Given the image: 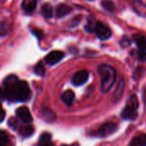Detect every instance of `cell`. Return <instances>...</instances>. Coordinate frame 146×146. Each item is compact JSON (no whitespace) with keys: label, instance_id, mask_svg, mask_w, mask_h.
Returning a JSON list of instances; mask_svg holds the SVG:
<instances>
[{"label":"cell","instance_id":"6da1fadb","mask_svg":"<svg viewBox=\"0 0 146 146\" xmlns=\"http://www.w3.org/2000/svg\"><path fill=\"white\" fill-rule=\"evenodd\" d=\"M98 73L102 80V91L107 93L112 89L116 81V71L110 65L102 64L99 67Z\"/></svg>","mask_w":146,"mask_h":146},{"label":"cell","instance_id":"7a4b0ae2","mask_svg":"<svg viewBox=\"0 0 146 146\" xmlns=\"http://www.w3.org/2000/svg\"><path fill=\"white\" fill-rule=\"evenodd\" d=\"M19 80L17 76L10 75L4 81V94L5 98L9 101L15 102H17V93Z\"/></svg>","mask_w":146,"mask_h":146},{"label":"cell","instance_id":"3957f363","mask_svg":"<svg viewBox=\"0 0 146 146\" xmlns=\"http://www.w3.org/2000/svg\"><path fill=\"white\" fill-rule=\"evenodd\" d=\"M30 95L29 85L26 81H19L17 93V102L26 101Z\"/></svg>","mask_w":146,"mask_h":146},{"label":"cell","instance_id":"277c9868","mask_svg":"<svg viewBox=\"0 0 146 146\" xmlns=\"http://www.w3.org/2000/svg\"><path fill=\"white\" fill-rule=\"evenodd\" d=\"M118 128V125L113 122H106L102 124L96 131V134L100 137H105L113 134Z\"/></svg>","mask_w":146,"mask_h":146},{"label":"cell","instance_id":"5b68a950","mask_svg":"<svg viewBox=\"0 0 146 146\" xmlns=\"http://www.w3.org/2000/svg\"><path fill=\"white\" fill-rule=\"evenodd\" d=\"M95 32L96 33L97 37L102 40H106L109 39L112 35V32L110 29L102 22H96Z\"/></svg>","mask_w":146,"mask_h":146},{"label":"cell","instance_id":"8992f818","mask_svg":"<svg viewBox=\"0 0 146 146\" xmlns=\"http://www.w3.org/2000/svg\"><path fill=\"white\" fill-rule=\"evenodd\" d=\"M89 77H90V74L88 70H81L74 74V76H73L71 79V83L75 86H81L89 80Z\"/></svg>","mask_w":146,"mask_h":146},{"label":"cell","instance_id":"52a82bcc","mask_svg":"<svg viewBox=\"0 0 146 146\" xmlns=\"http://www.w3.org/2000/svg\"><path fill=\"white\" fill-rule=\"evenodd\" d=\"M17 117L25 124H29L33 121V117L29 109L27 107H20L17 109Z\"/></svg>","mask_w":146,"mask_h":146},{"label":"cell","instance_id":"ba28073f","mask_svg":"<svg viewBox=\"0 0 146 146\" xmlns=\"http://www.w3.org/2000/svg\"><path fill=\"white\" fill-rule=\"evenodd\" d=\"M64 54L61 51H52L46 56L45 61L46 64H48L50 65H53V64H56L57 63H58L64 58Z\"/></svg>","mask_w":146,"mask_h":146},{"label":"cell","instance_id":"9c48e42d","mask_svg":"<svg viewBox=\"0 0 146 146\" xmlns=\"http://www.w3.org/2000/svg\"><path fill=\"white\" fill-rule=\"evenodd\" d=\"M137 109L130 105H126V107L123 109L121 113V117L124 119H127V120H133L137 118Z\"/></svg>","mask_w":146,"mask_h":146},{"label":"cell","instance_id":"30bf717a","mask_svg":"<svg viewBox=\"0 0 146 146\" xmlns=\"http://www.w3.org/2000/svg\"><path fill=\"white\" fill-rule=\"evenodd\" d=\"M37 0H23L22 9L27 14H31L36 8Z\"/></svg>","mask_w":146,"mask_h":146},{"label":"cell","instance_id":"8fae6325","mask_svg":"<svg viewBox=\"0 0 146 146\" xmlns=\"http://www.w3.org/2000/svg\"><path fill=\"white\" fill-rule=\"evenodd\" d=\"M70 11H71V8L70 6H68L65 4H59L56 8V17L58 18L65 17L68 14H70Z\"/></svg>","mask_w":146,"mask_h":146},{"label":"cell","instance_id":"7c38bea8","mask_svg":"<svg viewBox=\"0 0 146 146\" xmlns=\"http://www.w3.org/2000/svg\"><path fill=\"white\" fill-rule=\"evenodd\" d=\"M132 40L136 43L139 50L146 52V38L143 35L136 34L132 36Z\"/></svg>","mask_w":146,"mask_h":146},{"label":"cell","instance_id":"4fadbf2b","mask_svg":"<svg viewBox=\"0 0 146 146\" xmlns=\"http://www.w3.org/2000/svg\"><path fill=\"white\" fill-rule=\"evenodd\" d=\"M34 131H35L34 127L31 125H29V124L21 125L19 127V130H18L19 134L23 137H30L31 135H33Z\"/></svg>","mask_w":146,"mask_h":146},{"label":"cell","instance_id":"5bb4252c","mask_svg":"<svg viewBox=\"0 0 146 146\" xmlns=\"http://www.w3.org/2000/svg\"><path fill=\"white\" fill-rule=\"evenodd\" d=\"M39 146H54L52 142V135L48 132L42 133L40 137Z\"/></svg>","mask_w":146,"mask_h":146},{"label":"cell","instance_id":"9a60e30c","mask_svg":"<svg viewBox=\"0 0 146 146\" xmlns=\"http://www.w3.org/2000/svg\"><path fill=\"white\" fill-rule=\"evenodd\" d=\"M40 11H41L42 16L46 19H50L53 16V8H52V5L49 3H45L42 5Z\"/></svg>","mask_w":146,"mask_h":146},{"label":"cell","instance_id":"2e32d148","mask_svg":"<svg viewBox=\"0 0 146 146\" xmlns=\"http://www.w3.org/2000/svg\"><path fill=\"white\" fill-rule=\"evenodd\" d=\"M75 99V93L72 90H66L62 95V101L67 106H70Z\"/></svg>","mask_w":146,"mask_h":146},{"label":"cell","instance_id":"e0dca14e","mask_svg":"<svg viewBox=\"0 0 146 146\" xmlns=\"http://www.w3.org/2000/svg\"><path fill=\"white\" fill-rule=\"evenodd\" d=\"M131 146H146V136L144 134L135 137L131 142Z\"/></svg>","mask_w":146,"mask_h":146},{"label":"cell","instance_id":"ac0fdd59","mask_svg":"<svg viewBox=\"0 0 146 146\" xmlns=\"http://www.w3.org/2000/svg\"><path fill=\"white\" fill-rule=\"evenodd\" d=\"M102 6L108 12H114L116 10L115 5L112 0H102Z\"/></svg>","mask_w":146,"mask_h":146},{"label":"cell","instance_id":"d6986e66","mask_svg":"<svg viewBox=\"0 0 146 146\" xmlns=\"http://www.w3.org/2000/svg\"><path fill=\"white\" fill-rule=\"evenodd\" d=\"M11 29V26L7 22H0V36L6 35Z\"/></svg>","mask_w":146,"mask_h":146},{"label":"cell","instance_id":"ffe728a7","mask_svg":"<svg viewBox=\"0 0 146 146\" xmlns=\"http://www.w3.org/2000/svg\"><path fill=\"white\" fill-rule=\"evenodd\" d=\"M0 146H11L9 137L4 131H0Z\"/></svg>","mask_w":146,"mask_h":146},{"label":"cell","instance_id":"44dd1931","mask_svg":"<svg viewBox=\"0 0 146 146\" xmlns=\"http://www.w3.org/2000/svg\"><path fill=\"white\" fill-rule=\"evenodd\" d=\"M35 73L40 77H43L45 75V67L41 62H39L35 66Z\"/></svg>","mask_w":146,"mask_h":146},{"label":"cell","instance_id":"7402d4cb","mask_svg":"<svg viewBox=\"0 0 146 146\" xmlns=\"http://www.w3.org/2000/svg\"><path fill=\"white\" fill-rule=\"evenodd\" d=\"M43 115H44V117H45V119H46L48 121H53V120H55V119H56V115L54 114V113L52 111V110H50V109H43Z\"/></svg>","mask_w":146,"mask_h":146},{"label":"cell","instance_id":"603a6c76","mask_svg":"<svg viewBox=\"0 0 146 146\" xmlns=\"http://www.w3.org/2000/svg\"><path fill=\"white\" fill-rule=\"evenodd\" d=\"M127 105H130L132 108L137 109V108H138V102H137V96L135 95H132V96H130V98L128 100V102H127Z\"/></svg>","mask_w":146,"mask_h":146},{"label":"cell","instance_id":"cb8c5ba5","mask_svg":"<svg viewBox=\"0 0 146 146\" xmlns=\"http://www.w3.org/2000/svg\"><path fill=\"white\" fill-rule=\"evenodd\" d=\"M81 17H81L80 15H79V16H77V17H73V18L70 20V22L69 23V26H70V28L78 26V23L81 22Z\"/></svg>","mask_w":146,"mask_h":146},{"label":"cell","instance_id":"d4e9b609","mask_svg":"<svg viewBox=\"0 0 146 146\" xmlns=\"http://www.w3.org/2000/svg\"><path fill=\"white\" fill-rule=\"evenodd\" d=\"M93 19H89V21H88V23H87V25L85 26V29L88 31V32H93V31H95V28H96V23L94 24L93 23V21H92Z\"/></svg>","mask_w":146,"mask_h":146},{"label":"cell","instance_id":"484cf974","mask_svg":"<svg viewBox=\"0 0 146 146\" xmlns=\"http://www.w3.org/2000/svg\"><path fill=\"white\" fill-rule=\"evenodd\" d=\"M120 45L122 47H127L131 45V40L127 36H124L120 40Z\"/></svg>","mask_w":146,"mask_h":146},{"label":"cell","instance_id":"4316f807","mask_svg":"<svg viewBox=\"0 0 146 146\" xmlns=\"http://www.w3.org/2000/svg\"><path fill=\"white\" fill-rule=\"evenodd\" d=\"M9 125L12 128V129H17V125H18V121L17 120L16 118H11L9 119V122H8Z\"/></svg>","mask_w":146,"mask_h":146},{"label":"cell","instance_id":"83f0119b","mask_svg":"<svg viewBox=\"0 0 146 146\" xmlns=\"http://www.w3.org/2000/svg\"><path fill=\"white\" fill-rule=\"evenodd\" d=\"M137 58L141 61H146V52L139 50L137 52Z\"/></svg>","mask_w":146,"mask_h":146},{"label":"cell","instance_id":"f1b7e54d","mask_svg":"<svg viewBox=\"0 0 146 146\" xmlns=\"http://www.w3.org/2000/svg\"><path fill=\"white\" fill-rule=\"evenodd\" d=\"M5 115H6V113H5V110L3 108L1 103H0V122H2L5 118Z\"/></svg>","mask_w":146,"mask_h":146},{"label":"cell","instance_id":"f546056e","mask_svg":"<svg viewBox=\"0 0 146 146\" xmlns=\"http://www.w3.org/2000/svg\"><path fill=\"white\" fill-rule=\"evenodd\" d=\"M32 32H33V34H34L38 39H40V40L43 37V33H42V31H40V30L35 29V30H33Z\"/></svg>","mask_w":146,"mask_h":146},{"label":"cell","instance_id":"4dcf8cb0","mask_svg":"<svg viewBox=\"0 0 146 146\" xmlns=\"http://www.w3.org/2000/svg\"><path fill=\"white\" fill-rule=\"evenodd\" d=\"M4 97H5V94H4V90L0 88V101L1 100H3L4 99Z\"/></svg>","mask_w":146,"mask_h":146},{"label":"cell","instance_id":"1f68e13d","mask_svg":"<svg viewBox=\"0 0 146 146\" xmlns=\"http://www.w3.org/2000/svg\"><path fill=\"white\" fill-rule=\"evenodd\" d=\"M62 146H70V145H65V144H64V145H62Z\"/></svg>","mask_w":146,"mask_h":146}]
</instances>
